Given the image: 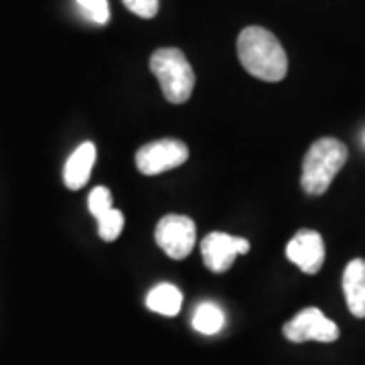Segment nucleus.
I'll return each mask as SVG.
<instances>
[{
    "instance_id": "nucleus-6",
    "label": "nucleus",
    "mask_w": 365,
    "mask_h": 365,
    "mask_svg": "<svg viewBox=\"0 0 365 365\" xmlns=\"http://www.w3.org/2000/svg\"><path fill=\"white\" fill-rule=\"evenodd\" d=\"M282 333L292 343H304V341L333 343L339 339V327L317 307L302 309L299 314H294L287 325L282 327Z\"/></svg>"
},
{
    "instance_id": "nucleus-1",
    "label": "nucleus",
    "mask_w": 365,
    "mask_h": 365,
    "mask_svg": "<svg viewBox=\"0 0 365 365\" xmlns=\"http://www.w3.org/2000/svg\"><path fill=\"white\" fill-rule=\"evenodd\" d=\"M237 55L250 76L276 83L287 78L288 57L280 41L264 26H246L237 37Z\"/></svg>"
},
{
    "instance_id": "nucleus-12",
    "label": "nucleus",
    "mask_w": 365,
    "mask_h": 365,
    "mask_svg": "<svg viewBox=\"0 0 365 365\" xmlns=\"http://www.w3.org/2000/svg\"><path fill=\"white\" fill-rule=\"evenodd\" d=\"M223 323H225V317H223V311L213 304V302H203L197 307L195 314H193V327L195 331L203 333V335H215L223 329Z\"/></svg>"
},
{
    "instance_id": "nucleus-16",
    "label": "nucleus",
    "mask_w": 365,
    "mask_h": 365,
    "mask_svg": "<svg viewBox=\"0 0 365 365\" xmlns=\"http://www.w3.org/2000/svg\"><path fill=\"white\" fill-rule=\"evenodd\" d=\"M126 9L140 19H153L158 13V0H122Z\"/></svg>"
},
{
    "instance_id": "nucleus-7",
    "label": "nucleus",
    "mask_w": 365,
    "mask_h": 365,
    "mask_svg": "<svg viewBox=\"0 0 365 365\" xmlns=\"http://www.w3.org/2000/svg\"><path fill=\"white\" fill-rule=\"evenodd\" d=\"M250 250V242L246 237H235V235L213 232L201 242V256L203 264L211 272L222 274L232 268L235 256L246 254Z\"/></svg>"
},
{
    "instance_id": "nucleus-10",
    "label": "nucleus",
    "mask_w": 365,
    "mask_h": 365,
    "mask_svg": "<svg viewBox=\"0 0 365 365\" xmlns=\"http://www.w3.org/2000/svg\"><path fill=\"white\" fill-rule=\"evenodd\" d=\"M343 294L353 317L365 319V260L355 258L343 272Z\"/></svg>"
},
{
    "instance_id": "nucleus-5",
    "label": "nucleus",
    "mask_w": 365,
    "mask_h": 365,
    "mask_svg": "<svg viewBox=\"0 0 365 365\" xmlns=\"http://www.w3.org/2000/svg\"><path fill=\"white\" fill-rule=\"evenodd\" d=\"M187 158H189L187 144L175 138H163L144 144L136 153V169L146 177H155L165 170L181 167L187 163Z\"/></svg>"
},
{
    "instance_id": "nucleus-2",
    "label": "nucleus",
    "mask_w": 365,
    "mask_h": 365,
    "mask_svg": "<svg viewBox=\"0 0 365 365\" xmlns=\"http://www.w3.org/2000/svg\"><path fill=\"white\" fill-rule=\"evenodd\" d=\"M347 146L337 138H319L302 160L300 185L309 195H323L347 163Z\"/></svg>"
},
{
    "instance_id": "nucleus-4",
    "label": "nucleus",
    "mask_w": 365,
    "mask_h": 365,
    "mask_svg": "<svg viewBox=\"0 0 365 365\" xmlns=\"http://www.w3.org/2000/svg\"><path fill=\"white\" fill-rule=\"evenodd\" d=\"M155 240L169 258L182 260L195 248V222L187 215H165L155 230Z\"/></svg>"
},
{
    "instance_id": "nucleus-11",
    "label": "nucleus",
    "mask_w": 365,
    "mask_h": 365,
    "mask_svg": "<svg viewBox=\"0 0 365 365\" xmlns=\"http://www.w3.org/2000/svg\"><path fill=\"white\" fill-rule=\"evenodd\" d=\"M146 307L153 313L165 314V317H177L181 313L182 307L181 290L175 284H169V282L157 284L146 297Z\"/></svg>"
},
{
    "instance_id": "nucleus-9",
    "label": "nucleus",
    "mask_w": 365,
    "mask_h": 365,
    "mask_svg": "<svg viewBox=\"0 0 365 365\" xmlns=\"http://www.w3.org/2000/svg\"><path fill=\"white\" fill-rule=\"evenodd\" d=\"M96 165V144L83 143L71 153L67 158L66 169H63V182L67 189L79 191L90 181L91 169Z\"/></svg>"
},
{
    "instance_id": "nucleus-14",
    "label": "nucleus",
    "mask_w": 365,
    "mask_h": 365,
    "mask_svg": "<svg viewBox=\"0 0 365 365\" xmlns=\"http://www.w3.org/2000/svg\"><path fill=\"white\" fill-rule=\"evenodd\" d=\"M88 207H90V213L96 220L108 213L110 209L114 207V199H112L110 189L108 187H96L88 197Z\"/></svg>"
},
{
    "instance_id": "nucleus-8",
    "label": "nucleus",
    "mask_w": 365,
    "mask_h": 365,
    "mask_svg": "<svg viewBox=\"0 0 365 365\" xmlns=\"http://www.w3.org/2000/svg\"><path fill=\"white\" fill-rule=\"evenodd\" d=\"M287 258L304 274H317L325 264V242L314 230H300L288 242Z\"/></svg>"
},
{
    "instance_id": "nucleus-3",
    "label": "nucleus",
    "mask_w": 365,
    "mask_h": 365,
    "mask_svg": "<svg viewBox=\"0 0 365 365\" xmlns=\"http://www.w3.org/2000/svg\"><path fill=\"white\" fill-rule=\"evenodd\" d=\"M150 71L160 83L163 96L170 104H185L195 88V71L185 53L177 47H163L150 57Z\"/></svg>"
},
{
    "instance_id": "nucleus-15",
    "label": "nucleus",
    "mask_w": 365,
    "mask_h": 365,
    "mask_svg": "<svg viewBox=\"0 0 365 365\" xmlns=\"http://www.w3.org/2000/svg\"><path fill=\"white\" fill-rule=\"evenodd\" d=\"M83 13L90 16L96 25H106L110 21V6L108 0H78Z\"/></svg>"
},
{
    "instance_id": "nucleus-13",
    "label": "nucleus",
    "mask_w": 365,
    "mask_h": 365,
    "mask_svg": "<svg viewBox=\"0 0 365 365\" xmlns=\"http://www.w3.org/2000/svg\"><path fill=\"white\" fill-rule=\"evenodd\" d=\"M124 230V215L118 209H110L102 217H98V234L104 242H114Z\"/></svg>"
}]
</instances>
